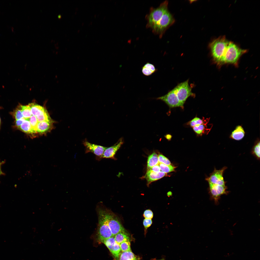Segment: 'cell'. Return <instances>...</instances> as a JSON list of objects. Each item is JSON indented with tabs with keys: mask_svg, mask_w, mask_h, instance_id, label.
Returning a JSON list of instances; mask_svg holds the SVG:
<instances>
[{
	"mask_svg": "<svg viewBox=\"0 0 260 260\" xmlns=\"http://www.w3.org/2000/svg\"><path fill=\"white\" fill-rule=\"evenodd\" d=\"M168 2L165 1L157 8L151 7L146 16V27L162 37L166 30L174 23V19L168 10Z\"/></svg>",
	"mask_w": 260,
	"mask_h": 260,
	"instance_id": "obj_1",
	"label": "cell"
},
{
	"mask_svg": "<svg viewBox=\"0 0 260 260\" xmlns=\"http://www.w3.org/2000/svg\"><path fill=\"white\" fill-rule=\"evenodd\" d=\"M228 42L225 37H221L213 40L209 45L212 57L218 64L221 65L224 52Z\"/></svg>",
	"mask_w": 260,
	"mask_h": 260,
	"instance_id": "obj_2",
	"label": "cell"
},
{
	"mask_svg": "<svg viewBox=\"0 0 260 260\" xmlns=\"http://www.w3.org/2000/svg\"><path fill=\"white\" fill-rule=\"evenodd\" d=\"M98 239L101 242L113 236L109 227L107 219V212L100 210L98 212Z\"/></svg>",
	"mask_w": 260,
	"mask_h": 260,
	"instance_id": "obj_3",
	"label": "cell"
},
{
	"mask_svg": "<svg viewBox=\"0 0 260 260\" xmlns=\"http://www.w3.org/2000/svg\"><path fill=\"white\" fill-rule=\"evenodd\" d=\"M246 51V50L239 48L233 42L229 41L222 64H236L240 58Z\"/></svg>",
	"mask_w": 260,
	"mask_h": 260,
	"instance_id": "obj_4",
	"label": "cell"
},
{
	"mask_svg": "<svg viewBox=\"0 0 260 260\" xmlns=\"http://www.w3.org/2000/svg\"><path fill=\"white\" fill-rule=\"evenodd\" d=\"M174 88L179 100L183 105L188 97L195 96L189 85L188 79L179 84Z\"/></svg>",
	"mask_w": 260,
	"mask_h": 260,
	"instance_id": "obj_5",
	"label": "cell"
},
{
	"mask_svg": "<svg viewBox=\"0 0 260 260\" xmlns=\"http://www.w3.org/2000/svg\"><path fill=\"white\" fill-rule=\"evenodd\" d=\"M163 101L170 108L180 107L183 108V105L179 100L174 88L165 95L156 98Z\"/></svg>",
	"mask_w": 260,
	"mask_h": 260,
	"instance_id": "obj_6",
	"label": "cell"
},
{
	"mask_svg": "<svg viewBox=\"0 0 260 260\" xmlns=\"http://www.w3.org/2000/svg\"><path fill=\"white\" fill-rule=\"evenodd\" d=\"M83 144L85 147V153H93L96 156V158L98 161L100 158L107 147L91 143L86 139L83 141Z\"/></svg>",
	"mask_w": 260,
	"mask_h": 260,
	"instance_id": "obj_7",
	"label": "cell"
},
{
	"mask_svg": "<svg viewBox=\"0 0 260 260\" xmlns=\"http://www.w3.org/2000/svg\"><path fill=\"white\" fill-rule=\"evenodd\" d=\"M108 224L112 236H114L120 232L125 231L121 223L113 214L107 212Z\"/></svg>",
	"mask_w": 260,
	"mask_h": 260,
	"instance_id": "obj_8",
	"label": "cell"
},
{
	"mask_svg": "<svg viewBox=\"0 0 260 260\" xmlns=\"http://www.w3.org/2000/svg\"><path fill=\"white\" fill-rule=\"evenodd\" d=\"M102 243L107 247L114 257L118 260L121 250L120 244L115 241L114 236H112L104 240Z\"/></svg>",
	"mask_w": 260,
	"mask_h": 260,
	"instance_id": "obj_9",
	"label": "cell"
},
{
	"mask_svg": "<svg viewBox=\"0 0 260 260\" xmlns=\"http://www.w3.org/2000/svg\"><path fill=\"white\" fill-rule=\"evenodd\" d=\"M210 193L212 198L217 203L220 197L228 193L226 185L209 184Z\"/></svg>",
	"mask_w": 260,
	"mask_h": 260,
	"instance_id": "obj_10",
	"label": "cell"
},
{
	"mask_svg": "<svg viewBox=\"0 0 260 260\" xmlns=\"http://www.w3.org/2000/svg\"><path fill=\"white\" fill-rule=\"evenodd\" d=\"M123 143V139L121 138L113 145L109 147H107L101 156L100 160L103 158H111L116 159L115 157V155Z\"/></svg>",
	"mask_w": 260,
	"mask_h": 260,
	"instance_id": "obj_11",
	"label": "cell"
},
{
	"mask_svg": "<svg viewBox=\"0 0 260 260\" xmlns=\"http://www.w3.org/2000/svg\"><path fill=\"white\" fill-rule=\"evenodd\" d=\"M166 175V173L160 171L157 173L154 172L150 169H148L145 177L148 184L160 179Z\"/></svg>",
	"mask_w": 260,
	"mask_h": 260,
	"instance_id": "obj_12",
	"label": "cell"
},
{
	"mask_svg": "<svg viewBox=\"0 0 260 260\" xmlns=\"http://www.w3.org/2000/svg\"><path fill=\"white\" fill-rule=\"evenodd\" d=\"M245 133V131L242 127L240 125H238L232 132L230 137L233 139L239 141L243 138Z\"/></svg>",
	"mask_w": 260,
	"mask_h": 260,
	"instance_id": "obj_13",
	"label": "cell"
},
{
	"mask_svg": "<svg viewBox=\"0 0 260 260\" xmlns=\"http://www.w3.org/2000/svg\"><path fill=\"white\" fill-rule=\"evenodd\" d=\"M140 258L131 251L122 252L120 253L118 260H140Z\"/></svg>",
	"mask_w": 260,
	"mask_h": 260,
	"instance_id": "obj_14",
	"label": "cell"
},
{
	"mask_svg": "<svg viewBox=\"0 0 260 260\" xmlns=\"http://www.w3.org/2000/svg\"><path fill=\"white\" fill-rule=\"evenodd\" d=\"M156 71L154 65L148 62L142 67V72L145 76H149L154 73Z\"/></svg>",
	"mask_w": 260,
	"mask_h": 260,
	"instance_id": "obj_15",
	"label": "cell"
},
{
	"mask_svg": "<svg viewBox=\"0 0 260 260\" xmlns=\"http://www.w3.org/2000/svg\"><path fill=\"white\" fill-rule=\"evenodd\" d=\"M208 122V120L202 124L193 128L194 131L197 135L201 136L203 134L208 133L209 131L208 130L209 129L207 128V125Z\"/></svg>",
	"mask_w": 260,
	"mask_h": 260,
	"instance_id": "obj_16",
	"label": "cell"
},
{
	"mask_svg": "<svg viewBox=\"0 0 260 260\" xmlns=\"http://www.w3.org/2000/svg\"><path fill=\"white\" fill-rule=\"evenodd\" d=\"M159 163L158 155L156 153H153L148 157L147 163L148 169L159 164Z\"/></svg>",
	"mask_w": 260,
	"mask_h": 260,
	"instance_id": "obj_17",
	"label": "cell"
},
{
	"mask_svg": "<svg viewBox=\"0 0 260 260\" xmlns=\"http://www.w3.org/2000/svg\"><path fill=\"white\" fill-rule=\"evenodd\" d=\"M116 242L119 244L127 241H129L130 237L125 231L120 232L114 236Z\"/></svg>",
	"mask_w": 260,
	"mask_h": 260,
	"instance_id": "obj_18",
	"label": "cell"
},
{
	"mask_svg": "<svg viewBox=\"0 0 260 260\" xmlns=\"http://www.w3.org/2000/svg\"><path fill=\"white\" fill-rule=\"evenodd\" d=\"M50 122L46 121L39 122L37 126V132L41 133L47 130L50 127Z\"/></svg>",
	"mask_w": 260,
	"mask_h": 260,
	"instance_id": "obj_19",
	"label": "cell"
},
{
	"mask_svg": "<svg viewBox=\"0 0 260 260\" xmlns=\"http://www.w3.org/2000/svg\"><path fill=\"white\" fill-rule=\"evenodd\" d=\"M18 128L22 131L26 133H33L29 121L25 119Z\"/></svg>",
	"mask_w": 260,
	"mask_h": 260,
	"instance_id": "obj_20",
	"label": "cell"
},
{
	"mask_svg": "<svg viewBox=\"0 0 260 260\" xmlns=\"http://www.w3.org/2000/svg\"><path fill=\"white\" fill-rule=\"evenodd\" d=\"M209 120L202 119L197 117H195L192 120L188 122L187 124L192 127L197 126L203 124Z\"/></svg>",
	"mask_w": 260,
	"mask_h": 260,
	"instance_id": "obj_21",
	"label": "cell"
},
{
	"mask_svg": "<svg viewBox=\"0 0 260 260\" xmlns=\"http://www.w3.org/2000/svg\"><path fill=\"white\" fill-rule=\"evenodd\" d=\"M21 107L23 118L25 119L30 118L32 115L29 106L21 105Z\"/></svg>",
	"mask_w": 260,
	"mask_h": 260,
	"instance_id": "obj_22",
	"label": "cell"
},
{
	"mask_svg": "<svg viewBox=\"0 0 260 260\" xmlns=\"http://www.w3.org/2000/svg\"><path fill=\"white\" fill-rule=\"evenodd\" d=\"M260 143L259 140L257 141L253 146L252 151V154L259 160L260 159Z\"/></svg>",
	"mask_w": 260,
	"mask_h": 260,
	"instance_id": "obj_23",
	"label": "cell"
},
{
	"mask_svg": "<svg viewBox=\"0 0 260 260\" xmlns=\"http://www.w3.org/2000/svg\"><path fill=\"white\" fill-rule=\"evenodd\" d=\"M26 120L29 121L33 133L37 132V126L38 122L36 116L32 115L30 118Z\"/></svg>",
	"mask_w": 260,
	"mask_h": 260,
	"instance_id": "obj_24",
	"label": "cell"
},
{
	"mask_svg": "<svg viewBox=\"0 0 260 260\" xmlns=\"http://www.w3.org/2000/svg\"><path fill=\"white\" fill-rule=\"evenodd\" d=\"M159 165L161 171L165 173H168L174 170L175 167L170 165H167L161 163H159Z\"/></svg>",
	"mask_w": 260,
	"mask_h": 260,
	"instance_id": "obj_25",
	"label": "cell"
},
{
	"mask_svg": "<svg viewBox=\"0 0 260 260\" xmlns=\"http://www.w3.org/2000/svg\"><path fill=\"white\" fill-rule=\"evenodd\" d=\"M36 117L38 122L44 121L50 122L49 116L45 110L39 116Z\"/></svg>",
	"mask_w": 260,
	"mask_h": 260,
	"instance_id": "obj_26",
	"label": "cell"
},
{
	"mask_svg": "<svg viewBox=\"0 0 260 260\" xmlns=\"http://www.w3.org/2000/svg\"><path fill=\"white\" fill-rule=\"evenodd\" d=\"M121 251L122 252L131 251L130 241L123 242L120 244Z\"/></svg>",
	"mask_w": 260,
	"mask_h": 260,
	"instance_id": "obj_27",
	"label": "cell"
},
{
	"mask_svg": "<svg viewBox=\"0 0 260 260\" xmlns=\"http://www.w3.org/2000/svg\"><path fill=\"white\" fill-rule=\"evenodd\" d=\"M12 114L16 120L20 119L23 118L21 106H20L19 108H17L14 110Z\"/></svg>",
	"mask_w": 260,
	"mask_h": 260,
	"instance_id": "obj_28",
	"label": "cell"
},
{
	"mask_svg": "<svg viewBox=\"0 0 260 260\" xmlns=\"http://www.w3.org/2000/svg\"><path fill=\"white\" fill-rule=\"evenodd\" d=\"M29 106L32 115L35 116L37 112L42 106L33 103L29 104L28 105Z\"/></svg>",
	"mask_w": 260,
	"mask_h": 260,
	"instance_id": "obj_29",
	"label": "cell"
},
{
	"mask_svg": "<svg viewBox=\"0 0 260 260\" xmlns=\"http://www.w3.org/2000/svg\"><path fill=\"white\" fill-rule=\"evenodd\" d=\"M158 161L159 163H161L167 165H170L171 163L170 161L166 157L160 154L158 156Z\"/></svg>",
	"mask_w": 260,
	"mask_h": 260,
	"instance_id": "obj_30",
	"label": "cell"
},
{
	"mask_svg": "<svg viewBox=\"0 0 260 260\" xmlns=\"http://www.w3.org/2000/svg\"><path fill=\"white\" fill-rule=\"evenodd\" d=\"M143 215L146 218L151 219L153 217V213L151 210L148 209L144 211Z\"/></svg>",
	"mask_w": 260,
	"mask_h": 260,
	"instance_id": "obj_31",
	"label": "cell"
},
{
	"mask_svg": "<svg viewBox=\"0 0 260 260\" xmlns=\"http://www.w3.org/2000/svg\"><path fill=\"white\" fill-rule=\"evenodd\" d=\"M152 221L151 219L145 218L144 220L143 224L146 229L149 227L151 225Z\"/></svg>",
	"mask_w": 260,
	"mask_h": 260,
	"instance_id": "obj_32",
	"label": "cell"
},
{
	"mask_svg": "<svg viewBox=\"0 0 260 260\" xmlns=\"http://www.w3.org/2000/svg\"><path fill=\"white\" fill-rule=\"evenodd\" d=\"M149 169L156 173L160 171V170L159 164L154 166Z\"/></svg>",
	"mask_w": 260,
	"mask_h": 260,
	"instance_id": "obj_33",
	"label": "cell"
},
{
	"mask_svg": "<svg viewBox=\"0 0 260 260\" xmlns=\"http://www.w3.org/2000/svg\"><path fill=\"white\" fill-rule=\"evenodd\" d=\"M25 120L23 117L20 119L16 120V126L18 128Z\"/></svg>",
	"mask_w": 260,
	"mask_h": 260,
	"instance_id": "obj_34",
	"label": "cell"
},
{
	"mask_svg": "<svg viewBox=\"0 0 260 260\" xmlns=\"http://www.w3.org/2000/svg\"><path fill=\"white\" fill-rule=\"evenodd\" d=\"M5 162L4 161L0 162V176L1 175H4V173L3 172L1 169V166Z\"/></svg>",
	"mask_w": 260,
	"mask_h": 260,
	"instance_id": "obj_35",
	"label": "cell"
},
{
	"mask_svg": "<svg viewBox=\"0 0 260 260\" xmlns=\"http://www.w3.org/2000/svg\"><path fill=\"white\" fill-rule=\"evenodd\" d=\"M166 138L168 140H170L172 136L170 134H168L166 135Z\"/></svg>",
	"mask_w": 260,
	"mask_h": 260,
	"instance_id": "obj_36",
	"label": "cell"
},
{
	"mask_svg": "<svg viewBox=\"0 0 260 260\" xmlns=\"http://www.w3.org/2000/svg\"><path fill=\"white\" fill-rule=\"evenodd\" d=\"M152 260H165V259H158V260H157V259H153Z\"/></svg>",
	"mask_w": 260,
	"mask_h": 260,
	"instance_id": "obj_37",
	"label": "cell"
},
{
	"mask_svg": "<svg viewBox=\"0 0 260 260\" xmlns=\"http://www.w3.org/2000/svg\"></svg>",
	"mask_w": 260,
	"mask_h": 260,
	"instance_id": "obj_38",
	"label": "cell"
}]
</instances>
